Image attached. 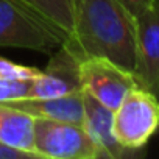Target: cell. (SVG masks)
<instances>
[{
  "instance_id": "cell-1",
  "label": "cell",
  "mask_w": 159,
  "mask_h": 159,
  "mask_svg": "<svg viewBox=\"0 0 159 159\" xmlns=\"http://www.w3.org/2000/svg\"><path fill=\"white\" fill-rule=\"evenodd\" d=\"M62 45L80 61L105 58L134 75L136 19L117 0H73V28Z\"/></svg>"
},
{
  "instance_id": "cell-2",
  "label": "cell",
  "mask_w": 159,
  "mask_h": 159,
  "mask_svg": "<svg viewBox=\"0 0 159 159\" xmlns=\"http://www.w3.org/2000/svg\"><path fill=\"white\" fill-rule=\"evenodd\" d=\"M67 34L19 0H0V47L41 53L58 50Z\"/></svg>"
},
{
  "instance_id": "cell-3",
  "label": "cell",
  "mask_w": 159,
  "mask_h": 159,
  "mask_svg": "<svg viewBox=\"0 0 159 159\" xmlns=\"http://www.w3.org/2000/svg\"><path fill=\"white\" fill-rule=\"evenodd\" d=\"M159 128V98L140 86L133 88L114 109L112 133L128 151L145 147Z\"/></svg>"
},
{
  "instance_id": "cell-4",
  "label": "cell",
  "mask_w": 159,
  "mask_h": 159,
  "mask_svg": "<svg viewBox=\"0 0 159 159\" xmlns=\"http://www.w3.org/2000/svg\"><path fill=\"white\" fill-rule=\"evenodd\" d=\"M33 150L39 157L102 159L103 154L83 125L34 117Z\"/></svg>"
},
{
  "instance_id": "cell-5",
  "label": "cell",
  "mask_w": 159,
  "mask_h": 159,
  "mask_svg": "<svg viewBox=\"0 0 159 159\" xmlns=\"http://www.w3.org/2000/svg\"><path fill=\"white\" fill-rule=\"evenodd\" d=\"M80 81L86 94L114 111L123 97L137 84L131 72L105 58L80 61Z\"/></svg>"
},
{
  "instance_id": "cell-6",
  "label": "cell",
  "mask_w": 159,
  "mask_h": 159,
  "mask_svg": "<svg viewBox=\"0 0 159 159\" xmlns=\"http://www.w3.org/2000/svg\"><path fill=\"white\" fill-rule=\"evenodd\" d=\"M137 84L159 98V0L136 19V69Z\"/></svg>"
},
{
  "instance_id": "cell-7",
  "label": "cell",
  "mask_w": 159,
  "mask_h": 159,
  "mask_svg": "<svg viewBox=\"0 0 159 159\" xmlns=\"http://www.w3.org/2000/svg\"><path fill=\"white\" fill-rule=\"evenodd\" d=\"M83 91L80 81V59L61 45L50 58L45 70L30 80L25 98H53Z\"/></svg>"
},
{
  "instance_id": "cell-8",
  "label": "cell",
  "mask_w": 159,
  "mask_h": 159,
  "mask_svg": "<svg viewBox=\"0 0 159 159\" xmlns=\"http://www.w3.org/2000/svg\"><path fill=\"white\" fill-rule=\"evenodd\" d=\"M3 103L39 119L75 125H83L84 119V91H76L53 98H17Z\"/></svg>"
},
{
  "instance_id": "cell-9",
  "label": "cell",
  "mask_w": 159,
  "mask_h": 159,
  "mask_svg": "<svg viewBox=\"0 0 159 159\" xmlns=\"http://www.w3.org/2000/svg\"><path fill=\"white\" fill-rule=\"evenodd\" d=\"M112 116L114 111L102 105L98 100H95L92 95L84 92V119L83 126L88 131V134L92 137V140L100 148L103 157L108 159H117L129 151L125 150L114 137L112 133Z\"/></svg>"
},
{
  "instance_id": "cell-10",
  "label": "cell",
  "mask_w": 159,
  "mask_h": 159,
  "mask_svg": "<svg viewBox=\"0 0 159 159\" xmlns=\"http://www.w3.org/2000/svg\"><path fill=\"white\" fill-rule=\"evenodd\" d=\"M33 126H34L33 116L0 102V142L19 150L34 153Z\"/></svg>"
},
{
  "instance_id": "cell-11",
  "label": "cell",
  "mask_w": 159,
  "mask_h": 159,
  "mask_svg": "<svg viewBox=\"0 0 159 159\" xmlns=\"http://www.w3.org/2000/svg\"><path fill=\"white\" fill-rule=\"evenodd\" d=\"M52 25L69 34L73 28V0H19Z\"/></svg>"
},
{
  "instance_id": "cell-12",
  "label": "cell",
  "mask_w": 159,
  "mask_h": 159,
  "mask_svg": "<svg viewBox=\"0 0 159 159\" xmlns=\"http://www.w3.org/2000/svg\"><path fill=\"white\" fill-rule=\"evenodd\" d=\"M42 70L36 67L22 66L0 56V81H13V80H33L41 75Z\"/></svg>"
},
{
  "instance_id": "cell-13",
  "label": "cell",
  "mask_w": 159,
  "mask_h": 159,
  "mask_svg": "<svg viewBox=\"0 0 159 159\" xmlns=\"http://www.w3.org/2000/svg\"><path fill=\"white\" fill-rule=\"evenodd\" d=\"M30 88V80H13L0 81V102H10L17 98H25Z\"/></svg>"
},
{
  "instance_id": "cell-14",
  "label": "cell",
  "mask_w": 159,
  "mask_h": 159,
  "mask_svg": "<svg viewBox=\"0 0 159 159\" xmlns=\"http://www.w3.org/2000/svg\"><path fill=\"white\" fill-rule=\"evenodd\" d=\"M117 2L134 17L137 19L139 16H142L145 11H148L153 5L154 0H117Z\"/></svg>"
},
{
  "instance_id": "cell-15",
  "label": "cell",
  "mask_w": 159,
  "mask_h": 159,
  "mask_svg": "<svg viewBox=\"0 0 159 159\" xmlns=\"http://www.w3.org/2000/svg\"><path fill=\"white\" fill-rule=\"evenodd\" d=\"M25 157L36 159L39 156H36L34 153L19 150V148H14V147H10L3 142H0V159H25Z\"/></svg>"
}]
</instances>
